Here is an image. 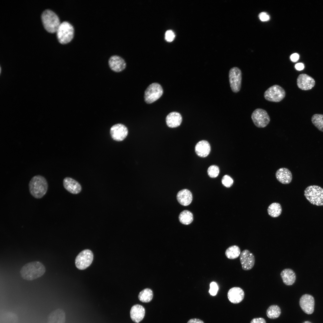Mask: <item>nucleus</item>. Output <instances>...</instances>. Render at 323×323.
<instances>
[{
  "label": "nucleus",
  "mask_w": 323,
  "mask_h": 323,
  "mask_svg": "<svg viewBox=\"0 0 323 323\" xmlns=\"http://www.w3.org/2000/svg\"><path fill=\"white\" fill-rule=\"evenodd\" d=\"M45 271L43 264L39 261H35L25 264L21 269L20 273L22 278L31 281L40 277Z\"/></svg>",
  "instance_id": "f257e3e1"
},
{
  "label": "nucleus",
  "mask_w": 323,
  "mask_h": 323,
  "mask_svg": "<svg viewBox=\"0 0 323 323\" xmlns=\"http://www.w3.org/2000/svg\"><path fill=\"white\" fill-rule=\"evenodd\" d=\"M29 190L31 194L37 199L42 198L46 193L48 184L46 179L40 175L33 177L29 184Z\"/></svg>",
  "instance_id": "f03ea898"
},
{
  "label": "nucleus",
  "mask_w": 323,
  "mask_h": 323,
  "mask_svg": "<svg viewBox=\"0 0 323 323\" xmlns=\"http://www.w3.org/2000/svg\"><path fill=\"white\" fill-rule=\"evenodd\" d=\"M41 18L45 28L49 33H54L57 30L60 23L57 15L53 11L46 9L42 13Z\"/></svg>",
  "instance_id": "7ed1b4c3"
},
{
  "label": "nucleus",
  "mask_w": 323,
  "mask_h": 323,
  "mask_svg": "<svg viewBox=\"0 0 323 323\" xmlns=\"http://www.w3.org/2000/svg\"><path fill=\"white\" fill-rule=\"evenodd\" d=\"M304 195L311 204L323 206V188L321 187L316 185L308 186L304 190Z\"/></svg>",
  "instance_id": "20e7f679"
},
{
  "label": "nucleus",
  "mask_w": 323,
  "mask_h": 323,
  "mask_svg": "<svg viewBox=\"0 0 323 323\" xmlns=\"http://www.w3.org/2000/svg\"><path fill=\"white\" fill-rule=\"evenodd\" d=\"M56 32L59 42L62 44H65L69 42L73 38L74 28L69 22L65 21L60 23Z\"/></svg>",
  "instance_id": "39448f33"
},
{
  "label": "nucleus",
  "mask_w": 323,
  "mask_h": 323,
  "mask_svg": "<svg viewBox=\"0 0 323 323\" xmlns=\"http://www.w3.org/2000/svg\"><path fill=\"white\" fill-rule=\"evenodd\" d=\"M163 89L159 84L154 83L150 84L145 91L144 99L147 103H152L159 99L163 94Z\"/></svg>",
  "instance_id": "423d86ee"
},
{
  "label": "nucleus",
  "mask_w": 323,
  "mask_h": 323,
  "mask_svg": "<svg viewBox=\"0 0 323 323\" xmlns=\"http://www.w3.org/2000/svg\"><path fill=\"white\" fill-rule=\"evenodd\" d=\"M284 90L280 86L275 85L268 88L264 92V96L267 100L278 102L282 100L285 97Z\"/></svg>",
  "instance_id": "0eeeda50"
},
{
  "label": "nucleus",
  "mask_w": 323,
  "mask_h": 323,
  "mask_svg": "<svg viewBox=\"0 0 323 323\" xmlns=\"http://www.w3.org/2000/svg\"><path fill=\"white\" fill-rule=\"evenodd\" d=\"M251 118L255 125L258 128L266 127L270 121V118L267 112L265 110L258 108L252 113Z\"/></svg>",
  "instance_id": "6e6552de"
},
{
  "label": "nucleus",
  "mask_w": 323,
  "mask_h": 323,
  "mask_svg": "<svg viewBox=\"0 0 323 323\" xmlns=\"http://www.w3.org/2000/svg\"><path fill=\"white\" fill-rule=\"evenodd\" d=\"M93 258V254L91 250L89 249L83 250L79 253L76 258V266L79 269H84L91 264Z\"/></svg>",
  "instance_id": "1a4fd4ad"
},
{
  "label": "nucleus",
  "mask_w": 323,
  "mask_h": 323,
  "mask_svg": "<svg viewBox=\"0 0 323 323\" xmlns=\"http://www.w3.org/2000/svg\"><path fill=\"white\" fill-rule=\"evenodd\" d=\"M229 79L232 91L234 93L239 92L241 88L242 79L240 70L237 67L231 68L229 72Z\"/></svg>",
  "instance_id": "9d476101"
},
{
  "label": "nucleus",
  "mask_w": 323,
  "mask_h": 323,
  "mask_svg": "<svg viewBox=\"0 0 323 323\" xmlns=\"http://www.w3.org/2000/svg\"><path fill=\"white\" fill-rule=\"evenodd\" d=\"M110 133L112 138L117 141L123 140L127 136L128 130L124 125L118 124L113 125L110 129Z\"/></svg>",
  "instance_id": "9b49d317"
},
{
  "label": "nucleus",
  "mask_w": 323,
  "mask_h": 323,
  "mask_svg": "<svg viewBox=\"0 0 323 323\" xmlns=\"http://www.w3.org/2000/svg\"><path fill=\"white\" fill-rule=\"evenodd\" d=\"M240 260L242 269L249 270L254 266L255 258L253 254L247 249L243 250L240 253Z\"/></svg>",
  "instance_id": "f8f14e48"
},
{
  "label": "nucleus",
  "mask_w": 323,
  "mask_h": 323,
  "mask_svg": "<svg viewBox=\"0 0 323 323\" xmlns=\"http://www.w3.org/2000/svg\"><path fill=\"white\" fill-rule=\"evenodd\" d=\"M314 300L311 295L305 294L301 298L299 304L303 311L308 314H312L314 311Z\"/></svg>",
  "instance_id": "ddd939ff"
},
{
  "label": "nucleus",
  "mask_w": 323,
  "mask_h": 323,
  "mask_svg": "<svg viewBox=\"0 0 323 323\" xmlns=\"http://www.w3.org/2000/svg\"><path fill=\"white\" fill-rule=\"evenodd\" d=\"M297 83L298 87L304 90H309L315 86L314 80L311 77L305 74L299 75L297 78Z\"/></svg>",
  "instance_id": "4468645a"
},
{
  "label": "nucleus",
  "mask_w": 323,
  "mask_h": 323,
  "mask_svg": "<svg viewBox=\"0 0 323 323\" xmlns=\"http://www.w3.org/2000/svg\"><path fill=\"white\" fill-rule=\"evenodd\" d=\"M109 65L113 71L119 72L123 70L126 68V63L121 57L116 55L111 56L108 61Z\"/></svg>",
  "instance_id": "2eb2a0df"
},
{
  "label": "nucleus",
  "mask_w": 323,
  "mask_h": 323,
  "mask_svg": "<svg viewBox=\"0 0 323 323\" xmlns=\"http://www.w3.org/2000/svg\"><path fill=\"white\" fill-rule=\"evenodd\" d=\"M227 296L229 300L233 304H238L242 301L244 297V292L239 287H233L229 290Z\"/></svg>",
  "instance_id": "dca6fc26"
},
{
  "label": "nucleus",
  "mask_w": 323,
  "mask_h": 323,
  "mask_svg": "<svg viewBox=\"0 0 323 323\" xmlns=\"http://www.w3.org/2000/svg\"><path fill=\"white\" fill-rule=\"evenodd\" d=\"M63 185L66 190L74 194L79 193L82 189L80 184L75 180L70 177H67L64 179Z\"/></svg>",
  "instance_id": "f3484780"
},
{
  "label": "nucleus",
  "mask_w": 323,
  "mask_h": 323,
  "mask_svg": "<svg viewBox=\"0 0 323 323\" xmlns=\"http://www.w3.org/2000/svg\"><path fill=\"white\" fill-rule=\"evenodd\" d=\"M65 312L63 310L58 308L49 314L47 323H65Z\"/></svg>",
  "instance_id": "a211bd4d"
},
{
  "label": "nucleus",
  "mask_w": 323,
  "mask_h": 323,
  "mask_svg": "<svg viewBox=\"0 0 323 323\" xmlns=\"http://www.w3.org/2000/svg\"><path fill=\"white\" fill-rule=\"evenodd\" d=\"M275 176L279 182L284 184L290 183L292 178L291 171L285 167L278 169L275 173Z\"/></svg>",
  "instance_id": "6ab92c4d"
},
{
  "label": "nucleus",
  "mask_w": 323,
  "mask_h": 323,
  "mask_svg": "<svg viewBox=\"0 0 323 323\" xmlns=\"http://www.w3.org/2000/svg\"><path fill=\"white\" fill-rule=\"evenodd\" d=\"M130 314L132 321L135 323H138L143 319L145 314V310L142 306L135 304L132 307Z\"/></svg>",
  "instance_id": "aec40b11"
},
{
  "label": "nucleus",
  "mask_w": 323,
  "mask_h": 323,
  "mask_svg": "<svg viewBox=\"0 0 323 323\" xmlns=\"http://www.w3.org/2000/svg\"><path fill=\"white\" fill-rule=\"evenodd\" d=\"M182 121V117L179 112H176L169 113L166 116V121L167 126L170 128L179 126Z\"/></svg>",
  "instance_id": "412c9836"
},
{
  "label": "nucleus",
  "mask_w": 323,
  "mask_h": 323,
  "mask_svg": "<svg viewBox=\"0 0 323 323\" xmlns=\"http://www.w3.org/2000/svg\"><path fill=\"white\" fill-rule=\"evenodd\" d=\"M195 149L198 156L202 157H205L209 154L211 151V147L207 141L202 140L197 143Z\"/></svg>",
  "instance_id": "4be33fe9"
},
{
  "label": "nucleus",
  "mask_w": 323,
  "mask_h": 323,
  "mask_svg": "<svg viewBox=\"0 0 323 323\" xmlns=\"http://www.w3.org/2000/svg\"><path fill=\"white\" fill-rule=\"evenodd\" d=\"M177 199L179 202L183 206L189 205L192 200V196L188 190L184 189L179 191L177 195Z\"/></svg>",
  "instance_id": "5701e85b"
},
{
  "label": "nucleus",
  "mask_w": 323,
  "mask_h": 323,
  "mask_svg": "<svg viewBox=\"0 0 323 323\" xmlns=\"http://www.w3.org/2000/svg\"><path fill=\"white\" fill-rule=\"evenodd\" d=\"M280 275L283 283L287 285H291L295 282L296 275L294 271L291 269H283L281 272Z\"/></svg>",
  "instance_id": "b1692460"
},
{
  "label": "nucleus",
  "mask_w": 323,
  "mask_h": 323,
  "mask_svg": "<svg viewBox=\"0 0 323 323\" xmlns=\"http://www.w3.org/2000/svg\"><path fill=\"white\" fill-rule=\"evenodd\" d=\"M282 211L281 205L279 203L274 202L271 204L267 209L268 213L271 217H276L281 214Z\"/></svg>",
  "instance_id": "393cba45"
},
{
  "label": "nucleus",
  "mask_w": 323,
  "mask_h": 323,
  "mask_svg": "<svg viewBox=\"0 0 323 323\" xmlns=\"http://www.w3.org/2000/svg\"><path fill=\"white\" fill-rule=\"evenodd\" d=\"M240 253V248L236 245L229 247L226 249L225 252L227 258L230 259H234L237 258Z\"/></svg>",
  "instance_id": "a878e982"
},
{
  "label": "nucleus",
  "mask_w": 323,
  "mask_h": 323,
  "mask_svg": "<svg viewBox=\"0 0 323 323\" xmlns=\"http://www.w3.org/2000/svg\"><path fill=\"white\" fill-rule=\"evenodd\" d=\"M153 296L152 291L149 288H146L140 292L138 295L139 299L141 302L148 303L150 301Z\"/></svg>",
  "instance_id": "bb28decb"
},
{
  "label": "nucleus",
  "mask_w": 323,
  "mask_h": 323,
  "mask_svg": "<svg viewBox=\"0 0 323 323\" xmlns=\"http://www.w3.org/2000/svg\"><path fill=\"white\" fill-rule=\"evenodd\" d=\"M179 221L184 225H188L191 223L193 220L192 214L188 210H184L179 214Z\"/></svg>",
  "instance_id": "cd10ccee"
},
{
  "label": "nucleus",
  "mask_w": 323,
  "mask_h": 323,
  "mask_svg": "<svg viewBox=\"0 0 323 323\" xmlns=\"http://www.w3.org/2000/svg\"><path fill=\"white\" fill-rule=\"evenodd\" d=\"M281 311L280 307L276 305H272L267 309L266 314L267 317L270 319H275L280 316Z\"/></svg>",
  "instance_id": "c85d7f7f"
},
{
  "label": "nucleus",
  "mask_w": 323,
  "mask_h": 323,
  "mask_svg": "<svg viewBox=\"0 0 323 323\" xmlns=\"http://www.w3.org/2000/svg\"><path fill=\"white\" fill-rule=\"evenodd\" d=\"M311 120L313 124L319 130L323 132V114H314Z\"/></svg>",
  "instance_id": "c756f323"
},
{
  "label": "nucleus",
  "mask_w": 323,
  "mask_h": 323,
  "mask_svg": "<svg viewBox=\"0 0 323 323\" xmlns=\"http://www.w3.org/2000/svg\"><path fill=\"white\" fill-rule=\"evenodd\" d=\"M219 169L218 167L215 165H212L210 166L207 170V172L209 176L211 178L217 177L219 173Z\"/></svg>",
  "instance_id": "7c9ffc66"
},
{
  "label": "nucleus",
  "mask_w": 323,
  "mask_h": 323,
  "mask_svg": "<svg viewBox=\"0 0 323 323\" xmlns=\"http://www.w3.org/2000/svg\"><path fill=\"white\" fill-rule=\"evenodd\" d=\"M223 184L225 187L229 188L231 187L233 183L232 179L228 175L224 176L222 179Z\"/></svg>",
  "instance_id": "2f4dec72"
},
{
  "label": "nucleus",
  "mask_w": 323,
  "mask_h": 323,
  "mask_svg": "<svg viewBox=\"0 0 323 323\" xmlns=\"http://www.w3.org/2000/svg\"><path fill=\"white\" fill-rule=\"evenodd\" d=\"M210 286L209 293L211 295H215L218 290V287L217 284L214 282H212L210 284Z\"/></svg>",
  "instance_id": "473e14b6"
},
{
  "label": "nucleus",
  "mask_w": 323,
  "mask_h": 323,
  "mask_svg": "<svg viewBox=\"0 0 323 323\" xmlns=\"http://www.w3.org/2000/svg\"><path fill=\"white\" fill-rule=\"evenodd\" d=\"M175 35L173 32L171 30L167 31L165 33V39L169 42L172 41L174 39Z\"/></svg>",
  "instance_id": "72a5a7b5"
},
{
  "label": "nucleus",
  "mask_w": 323,
  "mask_h": 323,
  "mask_svg": "<svg viewBox=\"0 0 323 323\" xmlns=\"http://www.w3.org/2000/svg\"><path fill=\"white\" fill-rule=\"evenodd\" d=\"M259 17L260 19L263 22L268 21L269 19V15L265 12L260 13L259 14Z\"/></svg>",
  "instance_id": "f704fd0d"
},
{
  "label": "nucleus",
  "mask_w": 323,
  "mask_h": 323,
  "mask_svg": "<svg viewBox=\"0 0 323 323\" xmlns=\"http://www.w3.org/2000/svg\"><path fill=\"white\" fill-rule=\"evenodd\" d=\"M250 323H266V321L263 318H257L253 319Z\"/></svg>",
  "instance_id": "c9c22d12"
},
{
  "label": "nucleus",
  "mask_w": 323,
  "mask_h": 323,
  "mask_svg": "<svg viewBox=\"0 0 323 323\" xmlns=\"http://www.w3.org/2000/svg\"><path fill=\"white\" fill-rule=\"evenodd\" d=\"M299 54L296 53H295L292 54L290 57L291 60L293 62L297 61L299 59Z\"/></svg>",
  "instance_id": "e433bc0d"
},
{
  "label": "nucleus",
  "mask_w": 323,
  "mask_h": 323,
  "mask_svg": "<svg viewBox=\"0 0 323 323\" xmlns=\"http://www.w3.org/2000/svg\"><path fill=\"white\" fill-rule=\"evenodd\" d=\"M187 323H204V322L199 319L194 318L190 319Z\"/></svg>",
  "instance_id": "4c0bfd02"
},
{
  "label": "nucleus",
  "mask_w": 323,
  "mask_h": 323,
  "mask_svg": "<svg viewBox=\"0 0 323 323\" xmlns=\"http://www.w3.org/2000/svg\"><path fill=\"white\" fill-rule=\"evenodd\" d=\"M295 68L296 70L298 71H301L304 69V65L302 63H298L295 64Z\"/></svg>",
  "instance_id": "58836bf2"
},
{
  "label": "nucleus",
  "mask_w": 323,
  "mask_h": 323,
  "mask_svg": "<svg viewBox=\"0 0 323 323\" xmlns=\"http://www.w3.org/2000/svg\"><path fill=\"white\" fill-rule=\"evenodd\" d=\"M303 323H311V322H309V321H307L304 322Z\"/></svg>",
  "instance_id": "ea45409f"
}]
</instances>
